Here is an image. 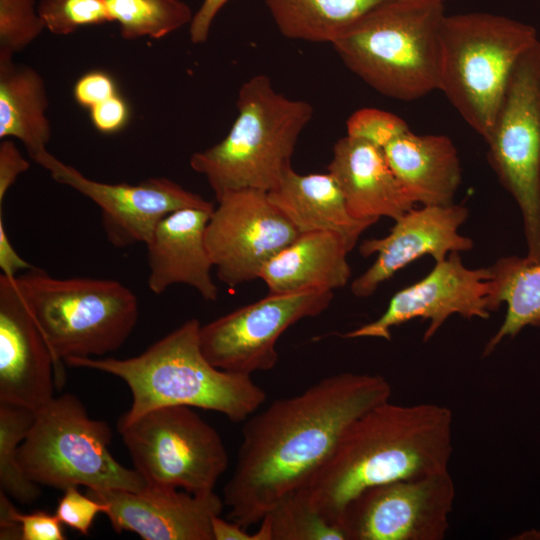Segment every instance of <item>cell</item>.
Listing matches in <instances>:
<instances>
[{
    "instance_id": "obj_1",
    "label": "cell",
    "mask_w": 540,
    "mask_h": 540,
    "mask_svg": "<svg viewBox=\"0 0 540 540\" xmlns=\"http://www.w3.org/2000/svg\"><path fill=\"white\" fill-rule=\"evenodd\" d=\"M391 394L382 375L343 372L252 414L224 486L228 518L246 529L260 522L282 497L309 481L356 418Z\"/></svg>"
},
{
    "instance_id": "obj_2",
    "label": "cell",
    "mask_w": 540,
    "mask_h": 540,
    "mask_svg": "<svg viewBox=\"0 0 540 540\" xmlns=\"http://www.w3.org/2000/svg\"><path fill=\"white\" fill-rule=\"evenodd\" d=\"M452 423L446 406L382 402L346 428L328 459L300 488L314 509L339 525L348 502L367 488L449 471Z\"/></svg>"
},
{
    "instance_id": "obj_3",
    "label": "cell",
    "mask_w": 540,
    "mask_h": 540,
    "mask_svg": "<svg viewBox=\"0 0 540 540\" xmlns=\"http://www.w3.org/2000/svg\"><path fill=\"white\" fill-rule=\"evenodd\" d=\"M200 328L192 318L137 356L71 357L65 364L111 374L127 384L132 403L118 425L166 406L215 411L244 422L264 403L266 393L251 376L215 367L202 352Z\"/></svg>"
},
{
    "instance_id": "obj_4",
    "label": "cell",
    "mask_w": 540,
    "mask_h": 540,
    "mask_svg": "<svg viewBox=\"0 0 540 540\" xmlns=\"http://www.w3.org/2000/svg\"><path fill=\"white\" fill-rule=\"evenodd\" d=\"M444 2L386 0L331 45L344 64L377 92L412 101L438 90Z\"/></svg>"
},
{
    "instance_id": "obj_5",
    "label": "cell",
    "mask_w": 540,
    "mask_h": 540,
    "mask_svg": "<svg viewBox=\"0 0 540 540\" xmlns=\"http://www.w3.org/2000/svg\"><path fill=\"white\" fill-rule=\"evenodd\" d=\"M236 107L227 135L189 161L216 198L243 189L273 190L292 168L298 138L313 116L309 102L277 92L263 74L241 85Z\"/></svg>"
},
{
    "instance_id": "obj_6",
    "label": "cell",
    "mask_w": 540,
    "mask_h": 540,
    "mask_svg": "<svg viewBox=\"0 0 540 540\" xmlns=\"http://www.w3.org/2000/svg\"><path fill=\"white\" fill-rule=\"evenodd\" d=\"M16 281L54 357L57 386L64 380L66 359L114 352L137 324L138 299L117 280L59 278L34 267Z\"/></svg>"
},
{
    "instance_id": "obj_7",
    "label": "cell",
    "mask_w": 540,
    "mask_h": 540,
    "mask_svg": "<svg viewBox=\"0 0 540 540\" xmlns=\"http://www.w3.org/2000/svg\"><path fill=\"white\" fill-rule=\"evenodd\" d=\"M539 41L527 23L492 13L445 15L440 30V90L484 140L490 134L510 75Z\"/></svg>"
},
{
    "instance_id": "obj_8",
    "label": "cell",
    "mask_w": 540,
    "mask_h": 540,
    "mask_svg": "<svg viewBox=\"0 0 540 540\" xmlns=\"http://www.w3.org/2000/svg\"><path fill=\"white\" fill-rule=\"evenodd\" d=\"M111 439L107 422L91 418L77 396L64 393L35 411L19 448V461L32 481L62 491L72 486L144 489L142 476L110 453Z\"/></svg>"
},
{
    "instance_id": "obj_9",
    "label": "cell",
    "mask_w": 540,
    "mask_h": 540,
    "mask_svg": "<svg viewBox=\"0 0 540 540\" xmlns=\"http://www.w3.org/2000/svg\"><path fill=\"white\" fill-rule=\"evenodd\" d=\"M118 431L148 486L207 494L228 467L220 434L191 407L156 408Z\"/></svg>"
},
{
    "instance_id": "obj_10",
    "label": "cell",
    "mask_w": 540,
    "mask_h": 540,
    "mask_svg": "<svg viewBox=\"0 0 540 540\" xmlns=\"http://www.w3.org/2000/svg\"><path fill=\"white\" fill-rule=\"evenodd\" d=\"M484 141L490 166L521 210L525 258L540 262V40L514 66Z\"/></svg>"
},
{
    "instance_id": "obj_11",
    "label": "cell",
    "mask_w": 540,
    "mask_h": 540,
    "mask_svg": "<svg viewBox=\"0 0 540 540\" xmlns=\"http://www.w3.org/2000/svg\"><path fill=\"white\" fill-rule=\"evenodd\" d=\"M455 494L449 471L376 485L348 502L339 526L346 540H442Z\"/></svg>"
},
{
    "instance_id": "obj_12",
    "label": "cell",
    "mask_w": 540,
    "mask_h": 540,
    "mask_svg": "<svg viewBox=\"0 0 540 540\" xmlns=\"http://www.w3.org/2000/svg\"><path fill=\"white\" fill-rule=\"evenodd\" d=\"M333 291L272 294L201 325L200 345L217 368L251 376L275 367L280 336L296 322L325 311Z\"/></svg>"
},
{
    "instance_id": "obj_13",
    "label": "cell",
    "mask_w": 540,
    "mask_h": 540,
    "mask_svg": "<svg viewBox=\"0 0 540 540\" xmlns=\"http://www.w3.org/2000/svg\"><path fill=\"white\" fill-rule=\"evenodd\" d=\"M216 200L205 242L218 279L230 287L259 278L267 261L300 234L268 192L243 189Z\"/></svg>"
},
{
    "instance_id": "obj_14",
    "label": "cell",
    "mask_w": 540,
    "mask_h": 540,
    "mask_svg": "<svg viewBox=\"0 0 540 540\" xmlns=\"http://www.w3.org/2000/svg\"><path fill=\"white\" fill-rule=\"evenodd\" d=\"M37 164L45 168L55 182L74 189L98 206L105 236L115 248L146 244L158 223L176 210L197 208L212 212L215 207L166 177H152L136 184L100 182L50 152Z\"/></svg>"
},
{
    "instance_id": "obj_15",
    "label": "cell",
    "mask_w": 540,
    "mask_h": 540,
    "mask_svg": "<svg viewBox=\"0 0 540 540\" xmlns=\"http://www.w3.org/2000/svg\"><path fill=\"white\" fill-rule=\"evenodd\" d=\"M491 272L489 267H466L459 252L450 253L421 280L396 292L386 310L376 320L341 337L391 340V329L410 320L429 321L423 334L427 342L452 315L466 319H488L491 309Z\"/></svg>"
},
{
    "instance_id": "obj_16",
    "label": "cell",
    "mask_w": 540,
    "mask_h": 540,
    "mask_svg": "<svg viewBox=\"0 0 540 540\" xmlns=\"http://www.w3.org/2000/svg\"><path fill=\"white\" fill-rule=\"evenodd\" d=\"M468 217L464 205H433L413 207L403 214L382 238L365 240L359 247L363 257L377 254L375 262L351 284L359 298L371 296L378 286L399 270L429 255L435 262L443 261L452 252L473 248V240L459 233Z\"/></svg>"
},
{
    "instance_id": "obj_17",
    "label": "cell",
    "mask_w": 540,
    "mask_h": 540,
    "mask_svg": "<svg viewBox=\"0 0 540 540\" xmlns=\"http://www.w3.org/2000/svg\"><path fill=\"white\" fill-rule=\"evenodd\" d=\"M86 493L107 505L114 531H130L144 540H213L211 520L224 502L215 492L192 494L146 486L140 491L93 490Z\"/></svg>"
},
{
    "instance_id": "obj_18",
    "label": "cell",
    "mask_w": 540,
    "mask_h": 540,
    "mask_svg": "<svg viewBox=\"0 0 540 540\" xmlns=\"http://www.w3.org/2000/svg\"><path fill=\"white\" fill-rule=\"evenodd\" d=\"M55 360L19 290L0 275V403L37 411L54 398Z\"/></svg>"
},
{
    "instance_id": "obj_19",
    "label": "cell",
    "mask_w": 540,
    "mask_h": 540,
    "mask_svg": "<svg viewBox=\"0 0 540 540\" xmlns=\"http://www.w3.org/2000/svg\"><path fill=\"white\" fill-rule=\"evenodd\" d=\"M211 212L184 208L165 216L145 244L149 289L156 295L170 286L184 284L194 288L205 300L216 301L218 288L211 270L214 267L205 242Z\"/></svg>"
},
{
    "instance_id": "obj_20",
    "label": "cell",
    "mask_w": 540,
    "mask_h": 540,
    "mask_svg": "<svg viewBox=\"0 0 540 540\" xmlns=\"http://www.w3.org/2000/svg\"><path fill=\"white\" fill-rule=\"evenodd\" d=\"M328 172L337 181L351 214L362 220L398 219L415 204L404 191L384 150L345 136L333 147Z\"/></svg>"
},
{
    "instance_id": "obj_21",
    "label": "cell",
    "mask_w": 540,
    "mask_h": 540,
    "mask_svg": "<svg viewBox=\"0 0 540 540\" xmlns=\"http://www.w3.org/2000/svg\"><path fill=\"white\" fill-rule=\"evenodd\" d=\"M349 252L332 232H302L267 261L259 278L272 294L333 291L350 280Z\"/></svg>"
},
{
    "instance_id": "obj_22",
    "label": "cell",
    "mask_w": 540,
    "mask_h": 540,
    "mask_svg": "<svg viewBox=\"0 0 540 540\" xmlns=\"http://www.w3.org/2000/svg\"><path fill=\"white\" fill-rule=\"evenodd\" d=\"M386 159L415 205L453 204L461 183V166L453 141L445 135L408 131L384 148Z\"/></svg>"
},
{
    "instance_id": "obj_23",
    "label": "cell",
    "mask_w": 540,
    "mask_h": 540,
    "mask_svg": "<svg viewBox=\"0 0 540 540\" xmlns=\"http://www.w3.org/2000/svg\"><path fill=\"white\" fill-rule=\"evenodd\" d=\"M268 197L300 233L332 232L342 238L350 251L362 233L376 223L351 214L337 181L329 172L300 174L291 168L268 192Z\"/></svg>"
},
{
    "instance_id": "obj_24",
    "label": "cell",
    "mask_w": 540,
    "mask_h": 540,
    "mask_svg": "<svg viewBox=\"0 0 540 540\" xmlns=\"http://www.w3.org/2000/svg\"><path fill=\"white\" fill-rule=\"evenodd\" d=\"M47 108L46 85L35 69L0 62V139L19 140L36 163L48 152Z\"/></svg>"
},
{
    "instance_id": "obj_25",
    "label": "cell",
    "mask_w": 540,
    "mask_h": 540,
    "mask_svg": "<svg viewBox=\"0 0 540 540\" xmlns=\"http://www.w3.org/2000/svg\"><path fill=\"white\" fill-rule=\"evenodd\" d=\"M491 309L506 304V315L497 332L486 343L483 356L491 354L501 341L515 337L524 327H540V262L508 256L489 266Z\"/></svg>"
},
{
    "instance_id": "obj_26",
    "label": "cell",
    "mask_w": 540,
    "mask_h": 540,
    "mask_svg": "<svg viewBox=\"0 0 540 540\" xmlns=\"http://www.w3.org/2000/svg\"><path fill=\"white\" fill-rule=\"evenodd\" d=\"M386 0H264L280 33L292 40L332 43Z\"/></svg>"
},
{
    "instance_id": "obj_27",
    "label": "cell",
    "mask_w": 540,
    "mask_h": 540,
    "mask_svg": "<svg viewBox=\"0 0 540 540\" xmlns=\"http://www.w3.org/2000/svg\"><path fill=\"white\" fill-rule=\"evenodd\" d=\"M122 38L160 39L190 24L194 14L182 0H105Z\"/></svg>"
},
{
    "instance_id": "obj_28",
    "label": "cell",
    "mask_w": 540,
    "mask_h": 540,
    "mask_svg": "<svg viewBox=\"0 0 540 540\" xmlns=\"http://www.w3.org/2000/svg\"><path fill=\"white\" fill-rule=\"evenodd\" d=\"M35 418V411L0 403V490L26 505L41 495L40 485L32 481L19 461V448Z\"/></svg>"
},
{
    "instance_id": "obj_29",
    "label": "cell",
    "mask_w": 540,
    "mask_h": 540,
    "mask_svg": "<svg viewBox=\"0 0 540 540\" xmlns=\"http://www.w3.org/2000/svg\"><path fill=\"white\" fill-rule=\"evenodd\" d=\"M261 520L271 540H346L342 528L314 509L301 488L282 497Z\"/></svg>"
},
{
    "instance_id": "obj_30",
    "label": "cell",
    "mask_w": 540,
    "mask_h": 540,
    "mask_svg": "<svg viewBox=\"0 0 540 540\" xmlns=\"http://www.w3.org/2000/svg\"><path fill=\"white\" fill-rule=\"evenodd\" d=\"M44 29L34 0H0V62L13 61Z\"/></svg>"
},
{
    "instance_id": "obj_31",
    "label": "cell",
    "mask_w": 540,
    "mask_h": 540,
    "mask_svg": "<svg viewBox=\"0 0 540 540\" xmlns=\"http://www.w3.org/2000/svg\"><path fill=\"white\" fill-rule=\"evenodd\" d=\"M37 11L45 29L59 36L112 22L105 0H40Z\"/></svg>"
},
{
    "instance_id": "obj_32",
    "label": "cell",
    "mask_w": 540,
    "mask_h": 540,
    "mask_svg": "<svg viewBox=\"0 0 540 540\" xmlns=\"http://www.w3.org/2000/svg\"><path fill=\"white\" fill-rule=\"evenodd\" d=\"M347 136L364 140L380 148L410 131L399 116L377 108H361L350 115L346 122Z\"/></svg>"
},
{
    "instance_id": "obj_33",
    "label": "cell",
    "mask_w": 540,
    "mask_h": 540,
    "mask_svg": "<svg viewBox=\"0 0 540 540\" xmlns=\"http://www.w3.org/2000/svg\"><path fill=\"white\" fill-rule=\"evenodd\" d=\"M108 507L87 493L83 494L78 487L72 486L63 490L55 514L63 525L88 535L96 516L105 514Z\"/></svg>"
},
{
    "instance_id": "obj_34",
    "label": "cell",
    "mask_w": 540,
    "mask_h": 540,
    "mask_svg": "<svg viewBox=\"0 0 540 540\" xmlns=\"http://www.w3.org/2000/svg\"><path fill=\"white\" fill-rule=\"evenodd\" d=\"M117 94L119 93L114 78L103 70H91L83 74L73 88L75 101L87 109Z\"/></svg>"
},
{
    "instance_id": "obj_35",
    "label": "cell",
    "mask_w": 540,
    "mask_h": 540,
    "mask_svg": "<svg viewBox=\"0 0 540 540\" xmlns=\"http://www.w3.org/2000/svg\"><path fill=\"white\" fill-rule=\"evenodd\" d=\"M89 113L95 129L104 134L121 131L130 119L128 103L120 94L95 105Z\"/></svg>"
},
{
    "instance_id": "obj_36",
    "label": "cell",
    "mask_w": 540,
    "mask_h": 540,
    "mask_svg": "<svg viewBox=\"0 0 540 540\" xmlns=\"http://www.w3.org/2000/svg\"><path fill=\"white\" fill-rule=\"evenodd\" d=\"M21 527V540H64L62 523L56 516L44 510L17 515Z\"/></svg>"
},
{
    "instance_id": "obj_37",
    "label": "cell",
    "mask_w": 540,
    "mask_h": 540,
    "mask_svg": "<svg viewBox=\"0 0 540 540\" xmlns=\"http://www.w3.org/2000/svg\"><path fill=\"white\" fill-rule=\"evenodd\" d=\"M30 168L15 142L9 138L0 142V208L9 189L17 178Z\"/></svg>"
},
{
    "instance_id": "obj_38",
    "label": "cell",
    "mask_w": 540,
    "mask_h": 540,
    "mask_svg": "<svg viewBox=\"0 0 540 540\" xmlns=\"http://www.w3.org/2000/svg\"><path fill=\"white\" fill-rule=\"evenodd\" d=\"M213 540H271L270 529L266 521L261 520L254 533L232 520H225L215 515L211 520Z\"/></svg>"
},
{
    "instance_id": "obj_39",
    "label": "cell",
    "mask_w": 540,
    "mask_h": 540,
    "mask_svg": "<svg viewBox=\"0 0 540 540\" xmlns=\"http://www.w3.org/2000/svg\"><path fill=\"white\" fill-rule=\"evenodd\" d=\"M229 0H204L189 24L190 40L194 44L206 42L212 23Z\"/></svg>"
},
{
    "instance_id": "obj_40",
    "label": "cell",
    "mask_w": 540,
    "mask_h": 540,
    "mask_svg": "<svg viewBox=\"0 0 540 540\" xmlns=\"http://www.w3.org/2000/svg\"><path fill=\"white\" fill-rule=\"evenodd\" d=\"M34 267L19 255L10 242L2 219V211H0V269L2 275L17 277L20 272L28 271Z\"/></svg>"
},
{
    "instance_id": "obj_41",
    "label": "cell",
    "mask_w": 540,
    "mask_h": 540,
    "mask_svg": "<svg viewBox=\"0 0 540 540\" xmlns=\"http://www.w3.org/2000/svg\"><path fill=\"white\" fill-rule=\"evenodd\" d=\"M11 497L0 490V539H21V527L17 519L19 511Z\"/></svg>"
},
{
    "instance_id": "obj_42",
    "label": "cell",
    "mask_w": 540,
    "mask_h": 540,
    "mask_svg": "<svg viewBox=\"0 0 540 540\" xmlns=\"http://www.w3.org/2000/svg\"><path fill=\"white\" fill-rule=\"evenodd\" d=\"M514 539H540V530L532 529L529 531H525Z\"/></svg>"
},
{
    "instance_id": "obj_43",
    "label": "cell",
    "mask_w": 540,
    "mask_h": 540,
    "mask_svg": "<svg viewBox=\"0 0 540 540\" xmlns=\"http://www.w3.org/2000/svg\"><path fill=\"white\" fill-rule=\"evenodd\" d=\"M440 1L445 2L446 0H440Z\"/></svg>"
}]
</instances>
